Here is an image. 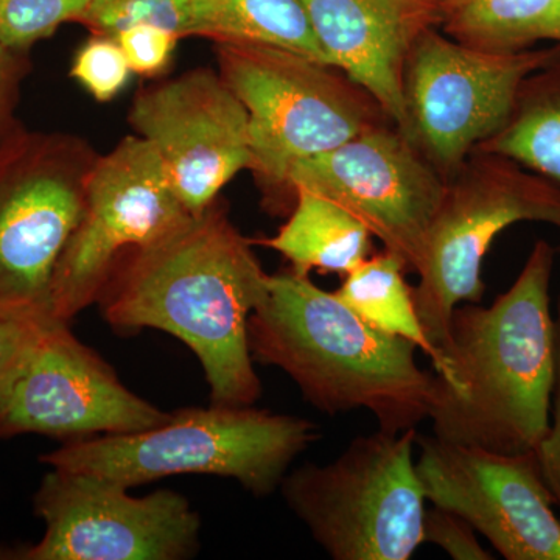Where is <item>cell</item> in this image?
Here are the masks:
<instances>
[{"label":"cell","instance_id":"1","mask_svg":"<svg viewBox=\"0 0 560 560\" xmlns=\"http://www.w3.org/2000/svg\"><path fill=\"white\" fill-rule=\"evenodd\" d=\"M101 298L117 330L167 331L200 360L210 400L253 407L261 396L248 341L270 275L223 209L210 206L160 241L127 250Z\"/></svg>","mask_w":560,"mask_h":560},{"label":"cell","instance_id":"2","mask_svg":"<svg viewBox=\"0 0 560 560\" xmlns=\"http://www.w3.org/2000/svg\"><path fill=\"white\" fill-rule=\"evenodd\" d=\"M556 249L534 243L521 275L489 307L453 311L452 381L438 382L431 410L440 440L517 455L534 451L550 427L558 363L551 279Z\"/></svg>","mask_w":560,"mask_h":560},{"label":"cell","instance_id":"3","mask_svg":"<svg viewBox=\"0 0 560 560\" xmlns=\"http://www.w3.org/2000/svg\"><path fill=\"white\" fill-rule=\"evenodd\" d=\"M248 341L254 363L285 372L319 411L368 410L386 433L430 419L440 377L419 366L418 348L374 329L308 276H270Z\"/></svg>","mask_w":560,"mask_h":560},{"label":"cell","instance_id":"4","mask_svg":"<svg viewBox=\"0 0 560 560\" xmlns=\"http://www.w3.org/2000/svg\"><path fill=\"white\" fill-rule=\"evenodd\" d=\"M318 438V427L298 416L212 404L173 412L153 429L73 440L40 460L50 469L97 475L128 489L171 475L202 474L232 478L267 497Z\"/></svg>","mask_w":560,"mask_h":560},{"label":"cell","instance_id":"5","mask_svg":"<svg viewBox=\"0 0 560 560\" xmlns=\"http://www.w3.org/2000/svg\"><path fill=\"white\" fill-rule=\"evenodd\" d=\"M217 57L221 79L248 114L250 171L270 191L272 209L285 195L294 206L289 183L294 164L393 124L340 69L259 44L219 43Z\"/></svg>","mask_w":560,"mask_h":560},{"label":"cell","instance_id":"6","mask_svg":"<svg viewBox=\"0 0 560 560\" xmlns=\"http://www.w3.org/2000/svg\"><path fill=\"white\" fill-rule=\"evenodd\" d=\"M416 444V429L357 438L331 463L287 474L280 492L331 559L410 560L427 511Z\"/></svg>","mask_w":560,"mask_h":560},{"label":"cell","instance_id":"7","mask_svg":"<svg viewBox=\"0 0 560 560\" xmlns=\"http://www.w3.org/2000/svg\"><path fill=\"white\" fill-rule=\"evenodd\" d=\"M522 221L560 231V187L508 158L475 150L447 180L412 270L419 318L444 357L453 311L463 302L480 304L482 261L501 232Z\"/></svg>","mask_w":560,"mask_h":560},{"label":"cell","instance_id":"8","mask_svg":"<svg viewBox=\"0 0 560 560\" xmlns=\"http://www.w3.org/2000/svg\"><path fill=\"white\" fill-rule=\"evenodd\" d=\"M92 162L79 140L24 128L0 149V318H51V282L83 217Z\"/></svg>","mask_w":560,"mask_h":560},{"label":"cell","instance_id":"9","mask_svg":"<svg viewBox=\"0 0 560 560\" xmlns=\"http://www.w3.org/2000/svg\"><path fill=\"white\" fill-rule=\"evenodd\" d=\"M548 49H475L427 28L412 44L404 70L408 138L451 179L467 158L510 117L518 88L559 54Z\"/></svg>","mask_w":560,"mask_h":560},{"label":"cell","instance_id":"10","mask_svg":"<svg viewBox=\"0 0 560 560\" xmlns=\"http://www.w3.org/2000/svg\"><path fill=\"white\" fill-rule=\"evenodd\" d=\"M190 217L149 140L128 136L95 158L84 183L83 217L51 282V318H75L98 301L124 253L160 241Z\"/></svg>","mask_w":560,"mask_h":560},{"label":"cell","instance_id":"11","mask_svg":"<svg viewBox=\"0 0 560 560\" xmlns=\"http://www.w3.org/2000/svg\"><path fill=\"white\" fill-rule=\"evenodd\" d=\"M97 475L50 469L35 495L46 525L32 547L3 552L13 560H183L197 555L201 522L186 497L158 490L132 497Z\"/></svg>","mask_w":560,"mask_h":560},{"label":"cell","instance_id":"12","mask_svg":"<svg viewBox=\"0 0 560 560\" xmlns=\"http://www.w3.org/2000/svg\"><path fill=\"white\" fill-rule=\"evenodd\" d=\"M171 418L124 386L109 364L49 319L0 386V438L81 440L153 429Z\"/></svg>","mask_w":560,"mask_h":560},{"label":"cell","instance_id":"13","mask_svg":"<svg viewBox=\"0 0 560 560\" xmlns=\"http://www.w3.org/2000/svg\"><path fill=\"white\" fill-rule=\"evenodd\" d=\"M291 190L305 189L348 209L415 270L447 179L394 124L361 132L337 149L298 162ZM296 197V194H294Z\"/></svg>","mask_w":560,"mask_h":560},{"label":"cell","instance_id":"14","mask_svg":"<svg viewBox=\"0 0 560 560\" xmlns=\"http://www.w3.org/2000/svg\"><path fill=\"white\" fill-rule=\"evenodd\" d=\"M420 485L433 506L455 512L506 560H560V518L534 451L506 455L419 436Z\"/></svg>","mask_w":560,"mask_h":560},{"label":"cell","instance_id":"15","mask_svg":"<svg viewBox=\"0 0 560 560\" xmlns=\"http://www.w3.org/2000/svg\"><path fill=\"white\" fill-rule=\"evenodd\" d=\"M130 121L160 154L191 215L205 212L231 179L253 167L248 114L213 70H190L139 92Z\"/></svg>","mask_w":560,"mask_h":560},{"label":"cell","instance_id":"16","mask_svg":"<svg viewBox=\"0 0 560 560\" xmlns=\"http://www.w3.org/2000/svg\"><path fill=\"white\" fill-rule=\"evenodd\" d=\"M331 66L368 92L408 136L404 70L412 44L440 24L429 0H302Z\"/></svg>","mask_w":560,"mask_h":560},{"label":"cell","instance_id":"17","mask_svg":"<svg viewBox=\"0 0 560 560\" xmlns=\"http://www.w3.org/2000/svg\"><path fill=\"white\" fill-rule=\"evenodd\" d=\"M289 220L264 243L291 264V271L346 276L371 256L372 234L357 217L330 198L296 189Z\"/></svg>","mask_w":560,"mask_h":560},{"label":"cell","instance_id":"18","mask_svg":"<svg viewBox=\"0 0 560 560\" xmlns=\"http://www.w3.org/2000/svg\"><path fill=\"white\" fill-rule=\"evenodd\" d=\"M407 271L404 260L385 249L348 272L335 294L374 329L401 338L422 350L423 355L431 360L438 377L448 383L452 381L451 363L423 329L412 287L405 279Z\"/></svg>","mask_w":560,"mask_h":560},{"label":"cell","instance_id":"19","mask_svg":"<svg viewBox=\"0 0 560 560\" xmlns=\"http://www.w3.org/2000/svg\"><path fill=\"white\" fill-rule=\"evenodd\" d=\"M477 150L517 162L560 187V50L523 80L510 117Z\"/></svg>","mask_w":560,"mask_h":560},{"label":"cell","instance_id":"20","mask_svg":"<svg viewBox=\"0 0 560 560\" xmlns=\"http://www.w3.org/2000/svg\"><path fill=\"white\" fill-rule=\"evenodd\" d=\"M191 35L276 47L331 66L302 0H195Z\"/></svg>","mask_w":560,"mask_h":560},{"label":"cell","instance_id":"21","mask_svg":"<svg viewBox=\"0 0 560 560\" xmlns=\"http://www.w3.org/2000/svg\"><path fill=\"white\" fill-rule=\"evenodd\" d=\"M442 32L488 51H521L560 44V0H444Z\"/></svg>","mask_w":560,"mask_h":560},{"label":"cell","instance_id":"22","mask_svg":"<svg viewBox=\"0 0 560 560\" xmlns=\"http://www.w3.org/2000/svg\"><path fill=\"white\" fill-rule=\"evenodd\" d=\"M195 0H91L80 16L98 35L114 36L135 25H154L191 36Z\"/></svg>","mask_w":560,"mask_h":560},{"label":"cell","instance_id":"23","mask_svg":"<svg viewBox=\"0 0 560 560\" xmlns=\"http://www.w3.org/2000/svg\"><path fill=\"white\" fill-rule=\"evenodd\" d=\"M91 0H0V43L25 51L61 24L79 21Z\"/></svg>","mask_w":560,"mask_h":560},{"label":"cell","instance_id":"24","mask_svg":"<svg viewBox=\"0 0 560 560\" xmlns=\"http://www.w3.org/2000/svg\"><path fill=\"white\" fill-rule=\"evenodd\" d=\"M131 68L114 36L98 35L77 51L70 75L97 102H110L130 81Z\"/></svg>","mask_w":560,"mask_h":560},{"label":"cell","instance_id":"25","mask_svg":"<svg viewBox=\"0 0 560 560\" xmlns=\"http://www.w3.org/2000/svg\"><path fill=\"white\" fill-rule=\"evenodd\" d=\"M132 72L160 75L171 65L179 36L154 25H135L114 35Z\"/></svg>","mask_w":560,"mask_h":560},{"label":"cell","instance_id":"26","mask_svg":"<svg viewBox=\"0 0 560 560\" xmlns=\"http://www.w3.org/2000/svg\"><path fill=\"white\" fill-rule=\"evenodd\" d=\"M423 544H433L455 560H492L493 556L480 544L477 530L455 512L433 506L425 511Z\"/></svg>","mask_w":560,"mask_h":560},{"label":"cell","instance_id":"27","mask_svg":"<svg viewBox=\"0 0 560 560\" xmlns=\"http://www.w3.org/2000/svg\"><path fill=\"white\" fill-rule=\"evenodd\" d=\"M556 340H558V363H556V383L552 390L550 427L544 440L539 442L536 453L541 477L550 490L555 508L560 518V294L556 307Z\"/></svg>","mask_w":560,"mask_h":560},{"label":"cell","instance_id":"28","mask_svg":"<svg viewBox=\"0 0 560 560\" xmlns=\"http://www.w3.org/2000/svg\"><path fill=\"white\" fill-rule=\"evenodd\" d=\"M25 51L13 50L0 43V149L22 128L14 119L21 81L27 61Z\"/></svg>","mask_w":560,"mask_h":560},{"label":"cell","instance_id":"29","mask_svg":"<svg viewBox=\"0 0 560 560\" xmlns=\"http://www.w3.org/2000/svg\"><path fill=\"white\" fill-rule=\"evenodd\" d=\"M49 319L0 318V386Z\"/></svg>","mask_w":560,"mask_h":560},{"label":"cell","instance_id":"30","mask_svg":"<svg viewBox=\"0 0 560 560\" xmlns=\"http://www.w3.org/2000/svg\"><path fill=\"white\" fill-rule=\"evenodd\" d=\"M429 2H433L436 3V5H441V3L444 2V0H429Z\"/></svg>","mask_w":560,"mask_h":560}]
</instances>
